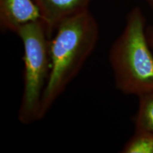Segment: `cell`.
Returning <instances> with one entry per match:
<instances>
[{"label": "cell", "mask_w": 153, "mask_h": 153, "mask_svg": "<svg viewBox=\"0 0 153 153\" xmlns=\"http://www.w3.org/2000/svg\"><path fill=\"white\" fill-rule=\"evenodd\" d=\"M138 108L133 118L135 130L153 133V91L138 97Z\"/></svg>", "instance_id": "6"}, {"label": "cell", "mask_w": 153, "mask_h": 153, "mask_svg": "<svg viewBox=\"0 0 153 153\" xmlns=\"http://www.w3.org/2000/svg\"><path fill=\"white\" fill-rule=\"evenodd\" d=\"M99 25L89 9L65 19L50 41L51 72L42 97L39 120L76 77L99 39Z\"/></svg>", "instance_id": "1"}, {"label": "cell", "mask_w": 153, "mask_h": 153, "mask_svg": "<svg viewBox=\"0 0 153 153\" xmlns=\"http://www.w3.org/2000/svg\"><path fill=\"white\" fill-rule=\"evenodd\" d=\"M145 23L141 9H132L126 17L123 32L108 53L116 89L124 94L137 97L153 91V55Z\"/></svg>", "instance_id": "2"}, {"label": "cell", "mask_w": 153, "mask_h": 153, "mask_svg": "<svg viewBox=\"0 0 153 153\" xmlns=\"http://www.w3.org/2000/svg\"><path fill=\"white\" fill-rule=\"evenodd\" d=\"M123 153H153V133L135 130V133L122 148Z\"/></svg>", "instance_id": "7"}, {"label": "cell", "mask_w": 153, "mask_h": 153, "mask_svg": "<svg viewBox=\"0 0 153 153\" xmlns=\"http://www.w3.org/2000/svg\"><path fill=\"white\" fill-rule=\"evenodd\" d=\"M53 37L58 25L65 19L88 10L91 0H34Z\"/></svg>", "instance_id": "5"}, {"label": "cell", "mask_w": 153, "mask_h": 153, "mask_svg": "<svg viewBox=\"0 0 153 153\" xmlns=\"http://www.w3.org/2000/svg\"><path fill=\"white\" fill-rule=\"evenodd\" d=\"M24 46V89L18 118L25 125L39 120L42 97L51 72L50 41L42 19L22 26L16 33Z\"/></svg>", "instance_id": "3"}, {"label": "cell", "mask_w": 153, "mask_h": 153, "mask_svg": "<svg viewBox=\"0 0 153 153\" xmlns=\"http://www.w3.org/2000/svg\"><path fill=\"white\" fill-rule=\"evenodd\" d=\"M145 1L150 5L151 8L153 9V0H145Z\"/></svg>", "instance_id": "9"}, {"label": "cell", "mask_w": 153, "mask_h": 153, "mask_svg": "<svg viewBox=\"0 0 153 153\" xmlns=\"http://www.w3.org/2000/svg\"><path fill=\"white\" fill-rule=\"evenodd\" d=\"M41 19L34 0H0V26L4 31L16 33L24 25Z\"/></svg>", "instance_id": "4"}, {"label": "cell", "mask_w": 153, "mask_h": 153, "mask_svg": "<svg viewBox=\"0 0 153 153\" xmlns=\"http://www.w3.org/2000/svg\"><path fill=\"white\" fill-rule=\"evenodd\" d=\"M147 38L151 49L153 51V26H150L146 28Z\"/></svg>", "instance_id": "8"}]
</instances>
